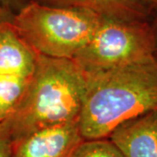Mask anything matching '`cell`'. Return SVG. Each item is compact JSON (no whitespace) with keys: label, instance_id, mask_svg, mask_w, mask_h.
Wrapping results in <instances>:
<instances>
[{"label":"cell","instance_id":"obj_1","mask_svg":"<svg viewBox=\"0 0 157 157\" xmlns=\"http://www.w3.org/2000/svg\"><path fill=\"white\" fill-rule=\"evenodd\" d=\"M152 111H157L155 57L111 70L86 73L78 121L83 140L108 138L121 124Z\"/></svg>","mask_w":157,"mask_h":157},{"label":"cell","instance_id":"obj_2","mask_svg":"<svg viewBox=\"0 0 157 157\" xmlns=\"http://www.w3.org/2000/svg\"><path fill=\"white\" fill-rule=\"evenodd\" d=\"M86 73L73 59L39 55L28 87L7 119L12 141L35 132L78 122Z\"/></svg>","mask_w":157,"mask_h":157},{"label":"cell","instance_id":"obj_3","mask_svg":"<svg viewBox=\"0 0 157 157\" xmlns=\"http://www.w3.org/2000/svg\"><path fill=\"white\" fill-rule=\"evenodd\" d=\"M102 17L94 11L29 2L14 15L12 25L38 54L73 59L93 39Z\"/></svg>","mask_w":157,"mask_h":157},{"label":"cell","instance_id":"obj_4","mask_svg":"<svg viewBox=\"0 0 157 157\" xmlns=\"http://www.w3.org/2000/svg\"><path fill=\"white\" fill-rule=\"evenodd\" d=\"M149 21L102 17L90 42L73 60L86 73L111 70L155 57Z\"/></svg>","mask_w":157,"mask_h":157},{"label":"cell","instance_id":"obj_5","mask_svg":"<svg viewBox=\"0 0 157 157\" xmlns=\"http://www.w3.org/2000/svg\"><path fill=\"white\" fill-rule=\"evenodd\" d=\"M82 140L78 122L65 124L12 141L10 157H73Z\"/></svg>","mask_w":157,"mask_h":157},{"label":"cell","instance_id":"obj_6","mask_svg":"<svg viewBox=\"0 0 157 157\" xmlns=\"http://www.w3.org/2000/svg\"><path fill=\"white\" fill-rule=\"evenodd\" d=\"M108 139L126 157H157V111L121 124Z\"/></svg>","mask_w":157,"mask_h":157},{"label":"cell","instance_id":"obj_7","mask_svg":"<svg viewBox=\"0 0 157 157\" xmlns=\"http://www.w3.org/2000/svg\"><path fill=\"white\" fill-rule=\"evenodd\" d=\"M38 57L11 23L0 26V75L30 78L34 73Z\"/></svg>","mask_w":157,"mask_h":157},{"label":"cell","instance_id":"obj_8","mask_svg":"<svg viewBox=\"0 0 157 157\" xmlns=\"http://www.w3.org/2000/svg\"><path fill=\"white\" fill-rule=\"evenodd\" d=\"M40 5L94 11L102 17L128 21H149L151 13L140 0H30Z\"/></svg>","mask_w":157,"mask_h":157},{"label":"cell","instance_id":"obj_9","mask_svg":"<svg viewBox=\"0 0 157 157\" xmlns=\"http://www.w3.org/2000/svg\"><path fill=\"white\" fill-rule=\"evenodd\" d=\"M31 78L0 75V122L9 119L16 110Z\"/></svg>","mask_w":157,"mask_h":157},{"label":"cell","instance_id":"obj_10","mask_svg":"<svg viewBox=\"0 0 157 157\" xmlns=\"http://www.w3.org/2000/svg\"><path fill=\"white\" fill-rule=\"evenodd\" d=\"M73 157H126L108 138L83 140Z\"/></svg>","mask_w":157,"mask_h":157},{"label":"cell","instance_id":"obj_11","mask_svg":"<svg viewBox=\"0 0 157 157\" xmlns=\"http://www.w3.org/2000/svg\"><path fill=\"white\" fill-rule=\"evenodd\" d=\"M12 147L11 131L6 121L0 122V157H10Z\"/></svg>","mask_w":157,"mask_h":157},{"label":"cell","instance_id":"obj_12","mask_svg":"<svg viewBox=\"0 0 157 157\" xmlns=\"http://www.w3.org/2000/svg\"><path fill=\"white\" fill-rule=\"evenodd\" d=\"M30 2V0H0V6L12 14H17Z\"/></svg>","mask_w":157,"mask_h":157},{"label":"cell","instance_id":"obj_13","mask_svg":"<svg viewBox=\"0 0 157 157\" xmlns=\"http://www.w3.org/2000/svg\"><path fill=\"white\" fill-rule=\"evenodd\" d=\"M150 26H151L153 36H154V41H155V52L154 55L157 59V12L154 13L150 17Z\"/></svg>","mask_w":157,"mask_h":157},{"label":"cell","instance_id":"obj_14","mask_svg":"<svg viewBox=\"0 0 157 157\" xmlns=\"http://www.w3.org/2000/svg\"><path fill=\"white\" fill-rule=\"evenodd\" d=\"M14 17V14L10 11H6L2 6H0V26L6 23H11Z\"/></svg>","mask_w":157,"mask_h":157},{"label":"cell","instance_id":"obj_15","mask_svg":"<svg viewBox=\"0 0 157 157\" xmlns=\"http://www.w3.org/2000/svg\"><path fill=\"white\" fill-rule=\"evenodd\" d=\"M141 4L145 6L147 10L153 15L157 12V0H140Z\"/></svg>","mask_w":157,"mask_h":157}]
</instances>
